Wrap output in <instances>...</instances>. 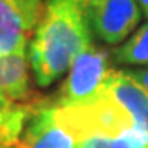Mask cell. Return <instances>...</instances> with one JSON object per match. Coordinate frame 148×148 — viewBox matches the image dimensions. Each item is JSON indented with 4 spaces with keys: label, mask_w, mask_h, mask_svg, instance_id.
<instances>
[{
    "label": "cell",
    "mask_w": 148,
    "mask_h": 148,
    "mask_svg": "<svg viewBox=\"0 0 148 148\" xmlns=\"http://www.w3.org/2000/svg\"><path fill=\"white\" fill-rule=\"evenodd\" d=\"M86 0H46L28 49L30 68L40 87L54 84L92 45Z\"/></svg>",
    "instance_id": "6da1fadb"
},
{
    "label": "cell",
    "mask_w": 148,
    "mask_h": 148,
    "mask_svg": "<svg viewBox=\"0 0 148 148\" xmlns=\"http://www.w3.org/2000/svg\"><path fill=\"white\" fill-rule=\"evenodd\" d=\"M114 71L112 54L92 43L73 61L64 82L49 101L56 107L89 104L102 94Z\"/></svg>",
    "instance_id": "7a4b0ae2"
},
{
    "label": "cell",
    "mask_w": 148,
    "mask_h": 148,
    "mask_svg": "<svg viewBox=\"0 0 148 148\" xmlns=\"http://www.w3.org/2000/svg\"><path fill=\"white\" fill-rule=\"evenodd\" d=\"M53 109L56 120L77 143L92 137H119L135 125L127 112L104 92L89 104L68 107L53 106Z\"/></svg>",
    "instance_id": "3957f363"
},
{
    "label": "cell",
    "mask_w": 148,
    "mask_h": 148,
    "mask_svg": "<svg viewBox=\"0 0 148 148\" xmlns=\"http://www.w3.org/2000/svg\"><path fill=\"white\" fill-rule=\"evenodd\" d=\"M90 32L106 45H119L138 27L142 8L137 0H86Z\"/></svg>",
    "instance_id": "277c9868"
},
{
    "label": "cell",
    "mask_w": 148,
    "mask_h": 148,
    "mask_svg": "<svg viewBox=\"0 0 148 148\" xmlns=\"http://www.w3.org/2000/svg\"><path fill=\"white\" fill-rule=\"evenodd\" d=\"M43 8V0H0V56L27 53Z\"/></svg>",
    "instance_id": "5b68a950"
},
{
    "label": "cell",
    "mask_w": 148,
    "mask_h": 148,
    "mask_svg": "<svg viewBox=\"0 0 148 148\" xmlns=\"http://www.w3.org/2000/svg\"><path fill=\"white\" fill-rule=\"evenodd\" d=\"M15 148H79V143L56 120L49 97L38 95Z\"/></svg>",
    "instance_id": "8992f818"
},
{
    "label": "cell",
    "mask_w": 148,
    "mask_h": 148,
    "mask_svg": "<svg viewBox=\"0 0 148 148\" xmlns=\"http://www.w3.org/2000/svg\"><path fill=\"white\" fill-rule=\"evenodd\" d=\"M102 92L127 112L137 127L148 130V94L130 69L114 71Z\"/></svg>",
    "instance_id": "52a82bcc"
},
{
    "label": "cell",
    "mask_w": 148,
    "mask_h": 148,
    "mask_svg": "<svg viewBox=\"0 0 148 148\" xmlns=\"http://www.w3.org/2000/svg\"><path fill=\"white\" fill-rule=\"evenodd\" d=\"M30 59L27 53L0 56V94L16 102H32L38 94L32 89Z\"/></svg>",
    "instance_id": "ba28073f"
},
{
    "label": "cell",
    "mask_w": 148,
    "mask_h": 148,
    "mask_svg": "<svg viewBox=\"0 0 148 148\" xmlns=\"http://www.w3.org/2000/svg\"><path fill=\"white\" fill-rule=\"evenodd\" d=\"M112 61L117 64L148 66V21L112 51Z\"/></svg>",
    "instance_id": "9c48e42d"
},
{
    "label": "cell",
    "mask_w": 148,
    "mask_h": 148,
    "mask_svg": "<svg viewBox=\"0 0 148 148\" xmlns=\"http://www.w3.org/2000/svg\"><path fill=\"white\" fill-rule=\"evenodd\" d=\"M79 148H148V130L133 125L119 137H92L79 143Z\"/></svg>",
    "instance_id": "30bf717a"
},
{
    "label": "cell",
    "mask_w": 148,
    "mask_h": 148,
    "mask_svg": "<svg viewBox=\"0 0 148 148\" xmlns=\"http://www.w3.org/2000/svg\"><path fill=\"white\" fill-rule=\"evenodd\" d=\"M32 110V102H23L13 114L0 120V148H12L15 147L18 138L21 135L23 125L27 122Z\"/></svg>",
    "instance_id": "8fae6325"
},
{
    "label": "cell",
    "mask_w": 148,
    "mask_h": 148,
    "mask_svg": "<svg viewBox=\"0 0 148 148\" xmlns=\"http://www.w3.org/2000/svg\"><path fill=\"white\" fill-rule=\"evenodd\" d=\"M20 104H23V102H16L10 97H7V95L0 94V120H3L10 114H13L20 107Z\"/></svg>",
    "instance_id": "7c38bea8"
},
{
    "label": "cell",
    "mask_w": 148,
    "mask_h": 148,
    "mask_svg": "<svg viewBox=\"0 0 148 148\" xmlns=\"http://www.w3.org/2000/svg\"><path fill=\"white\" fill-rule=\"evenodd\" d=\"M130 71H132L133 77L142 84V87L147 90V94H148V66L142 69H130Z\"/></svg>",
    "instance_id": "4fadbf2b"
},
{
    "label": "cell",
    "mask_w": 148,
    "mask_h": 148,
    "mask_svg": "<svg viewBox=\"0 0 148 148\" xmlns=\"http://www.w3.org/2000/svg\"><path fill=\"white\" fill-rule=\"evenodd\" d=\"M137 3L140 5V8H142L143 13L148 16V0H137Z\"/></svg>",
    "instance_id": "5bb4252c"
},
{
    "label": "cell",
    "mask_w": 148,
    "mask_h": 148,
    "mask_svg": "<svg viewBox=\"0 0 148 148\" xmlns=\"http://www.w3.org/2000/svg\"><path fill=\"white\" fill-rule=\"evenodd\" d=\"M12 148H15V147H12Z\"/></svg>",
    "instance_id": "9a60e30c"
}]
</instances>
